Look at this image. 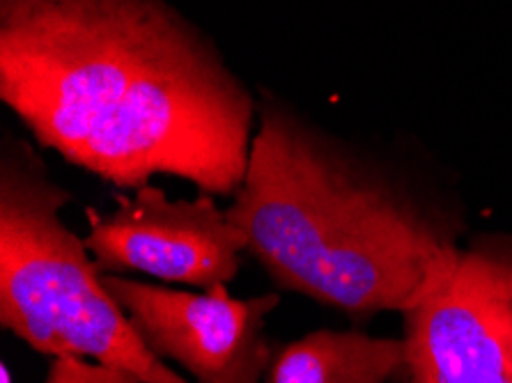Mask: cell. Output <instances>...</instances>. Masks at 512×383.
<instances>
[{
	"label": "cell",
	"mask_w": 512,
	"mask_h": 383,
	"mask_svg": "<svg viewBox=\"0 0 512 383\" xmlns=\"http://www.w3.org/2000/svg\"><path fill=\"white\" fill-rule=\"evenodd\" d=\"M0 101L35 143L124 191L242 189L258 101L168 0H0Z\"/></svg>",
	"instance_id": "6da1fadb"
},
{
	"label": "cell",
	"mask_w": 512,
	"mask_h": 383,
	"mask_svg": "<svg viewBox=\"0 0 512 383\" xmlns=\"http://www.w3.org/2000/svg\"><path fill=\"white\" fill-rule=\"evenodd\" d=\"M226 211L278 287L359 317L407 312L462 253L451 214L267 90Z\"/></svg>",
	"instance_id": "7a4b0ae2"
},
{
	"label": "cell",
	"mask_w": 512,
	"mask_h": 383,
	"mask_svg": "<svg viewBox=\"0 0 512 383\" xmlns=\"http://www.w3.org/2000/svg\"><path fill=\"white\" fill-rule=\"evenodd\" d=\"M74 200L33 145L0 150V326L44 356L122 367L143 383H191L152 354L104 285L83 237L60 218Z\"/></svg>",
	"instance_id": "3957f363"
},
{
	"label": "cell",
	"mask_w": 512,
	"mask_h": 383,
	"mask_svg": "<svg viewBox=\"0 0 512 383\" xmlns=\"http://www.w3.org/2000/svg\"><path fill=\"white\" fill-rule=\"evenodd\" d=\"M405 315L407 383H512V241L462 250Z\"/></svg>",
	"instance_id": "277c9868"
},
{
	"label": "cell",
	"mask_w": 512,
	"mask_h": 383,
	"mask_svg": "<svg viewBox=\"0 0 512 383\" xmlns=\"http://www.w3.org/2000/svg\"><path fill=\"white\" fill-rule=\"evenodd\" d=\"M216 195L168 198L145 184L134 195H115L111 214L85 209V248L102 273L138 271L147 276L209 289L237 278L246 237L216 205Z\"/></svg>",
	"instance_id": "5b68a950"
},
{
	"label": "cell",
	"mask_w": 512,
	"mask_h": 383,
	"mask_svg": "<svg viewBox=\"0 0 512 383\" xmlns=\"http://www.w3.org/2000/svg\"><path fill=\"white\" fill-rule=\"evenodd\" d=\"M104 285L161 361L182 365L198 383H265L274 358L265 317L276 294L237 299L223 283L193 294L118 273H104Z\"/></svg>",
	"instance_id": "8992f818"
},
{
	"label": "cell",
	"mask_w": 512,
	"mask_h": 383,
	"mask_svg": "<svg viewBox=\"0 0 512 383\" xmlns=\"http://www.w3.org/2000/svg\"><path fill=\"white\" fill-rule=\"evenodd\" d=\"M407 374L405 340L322 328L274 351L265 383H395Z\"/></svg>",
	"instance_id": "52a82bcc"
},
{
	"label": "cell",
	"mask_w": 512,
	"mask_h": 383,
	"mask_svg": "<svg viewBox=\"0 0 512 383\" xmlns=\"http://www.w3.org/2000/svg\"><path fill=\"white\" fill-rule=\"evenodd\" d=\"M42 383H143V379L122 367L95 363L88 358L53 356Z\"/></svg>",
	"instance_id": "ba28073f"
},
{
	"label": "cell",
	"mask_w": 512,
	"mask_h": 383,
	"mask_svg": "<svg viewBox=\"0 0 512 383\" xmlns=\"http://www.w3.org/2000/svg\"><path fill=\"white\" fill-rule=\"evenodd\" d=\"M0 374H3V383H12V377H10V370H7V365H3V370H0Z\"/></svg>",
	"instance_id": "9c48e42d"
}]
</instances>
